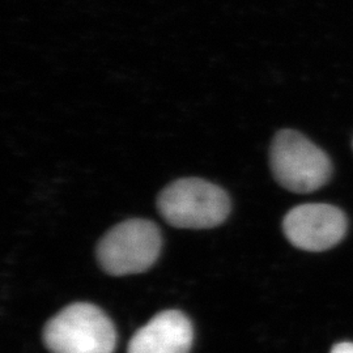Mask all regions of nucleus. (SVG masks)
Instances as JSON below:
<instances>
[{
    "instance_id": "f257e3e1",
    "label": "nucleus",
    "mask_w": 353,
    "mask_h": 353,
    "mask_svg": "<svg viewBox=\"0 0 353 353\" xmlns=\"http://www.w3.org/2000/svg\"><path fill=\"white\" fill-rule=\"evenodd\" d=\"M42 338L51 353H113L117 347L112 319L88 303L65 306L46 323Z\"/></svg>"
},
{
    "instance_id": "f03ea898",
    "label": "nucleus",
    "mask_w": 353,
    "mask_h": 353,
    "mask_svg": "<svg viewBox=\"0 0 353 353\" xmlns=\"http://www.w3.org/2000/svg\"><path fill=\"white\" fill-rule=\"evenodd\" d=\"M159 212L172 227L210 229L230 212L227 192L201 178H182L168 185L157 198Z\"/></svg>"
},
{
    "instance_id": "7ed1b4c3",
    "label": "nucleus",
    "mask_w": 353,
    "mask_h": 353,
    "mask_svg": "<svg viewBox=\"0 0 353 353\" xmlns=\"http://www.w3.org/2000/svg\"><path fill=\"white\" fill-rule=\"evenodd\" d=\"M163 246L159 227L145 219H130L112 228L97 245V261L113 276L147 271Z\"/></svg>"
},
{
    "instance_id": "20e7f679",
    "label": "nucleus",
    "mask_w": 353,
    "mask_h": 353,
    "mask_svg": "<svg viewBox=\"0 0 353 353\" xmlns=\"http://www.w3.org/2000/svg\"><path fill=\"white\" fill-rule=\"evenodd\" d=\"M270 164L279 185L297 194H309L325 186L332 173L327 154L293 130L276 134Z\"/></svg>"
},
{
    "instance_id": "39448f33",
    "label": "nucleus",
    "mask_w": 353,
    "mask_h": 353,
    "mask_svg": "<svg viewBox=\"0 0 353 353\" xmlns=\"http://www.w3.org/2000/svg\"><path fill=\"white\" fill-rule=\"evenodd\" d=\"M285 237L306 252H323L338 245L347 232V219L330 204H303L292 208L283 221Z\"/></svg>"
},
{
    "instance_id": "423d86ee",
    "label": "nucleus",
    "mask_w": 353,
    "mask_h": 353,
    "mask_svg": "<svg viewBox=\"0 0 353 353\" xmlns=\"http://www.w3.org/2000/svg\"><path fill=\"white\" fill-rule=\"evenodd\" d=\"M194 341L191 321L179 310H165L139 328L127 353H190Z\"/></svg>"
},
{
    "instance_id": "0eeeda50",
    "label": "nucleus",
    "mask_w": 353,
    "mask_h": 353,
    "mask_svg": "<svg viewBox=\"0 0 353 353\" xmlns=\"http://www.w3.org/2000/svg\"><path fill=\"white\" fill-rule=\"evenodd\" d=\"M331 353H353V343H339L334 345Z\"/></svg>"
}]
</instances>
